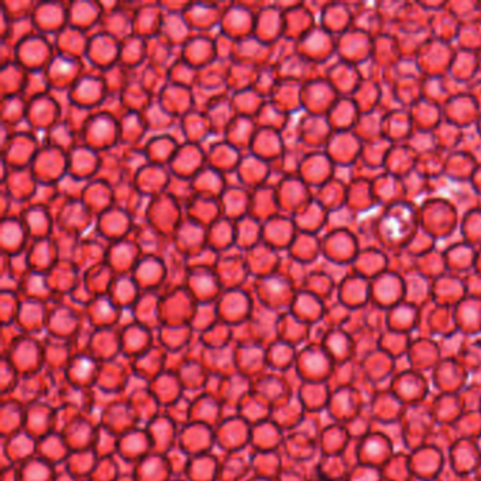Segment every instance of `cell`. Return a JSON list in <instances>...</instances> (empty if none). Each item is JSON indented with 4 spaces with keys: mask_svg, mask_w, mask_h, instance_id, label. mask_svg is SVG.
<instances>
[]
</instances>
